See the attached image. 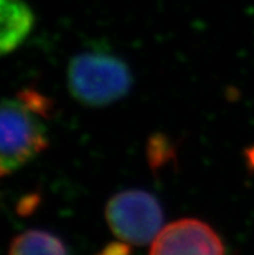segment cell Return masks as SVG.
I'll return each mask as SVG.
<instances>
[{
    "instance_id": "cell-1",
    "label": "cell",
    "mask_w": 254,
    "mask_h": 255,
    "mask_svg": "<svg viewBox=\"0 0 254 255\" xmlns=\"http://www.w3.org/2000/svg\"><path fill=\"white\" fill-rule=\"evenodd\" d=\"M51 109V101L31 88L19 92L17 99H4L0 116V171L3 178L30 163L48 148L43 120Z\"/></svg>"
},
{
    "instance_id": "cell-2",
    "label": "cell",
    "mask_w": 254,
    "mask_h": 255,
    "mask_svg": "<svg viewBox=\"0 0 254 255\" xmlns=\"http://www.w3.org/2000/svg\"><path fill=\"white\" fill-rule=\"evenodd\" d=\"M132 82L127 64L109 53L84 52L69 62V91L87 107H105L118 101L129 94Z\"/></svg>"
},
{
    "instance_id": "cell-3",
    "label": "cell",
    "mask_w": 254,
    "mask_h": 255,
    "mask_svg": "<svg viewBox=\"0 0 254 255\" xmlns=\"http://www.w3.org/2000/svg\"><path fill=\"white\" fill-rule=\"evenodd\" d=\"M106 223L114 236L130 245L152 244L162 230L161 205L153 194L140 189L113 196L105 207Z\"/></svg>"
},
{
    "instance_id": "cell-4",
    "label": "cell",
    "mask_w": 254,
    "mask_h": 255,
    "mask_svg": "<svg viewBox=\"0 0 254 255\" xmlns=\"http://www.w3.org/2000/svg\"><path fill=\"white\" fill-rule=\"evenodd\" d=\"M149 255H226V249L209 224L199 219H180L158 232Z\"/></svg>"
},
{
    "instance_id": "cell-5",
    "label": "cell",
    "mask_w": 254,
    "mask_h": 255,
    "mask_svg": "<svg viewBox=\"0 0 254 255\" xmlns=\"http://www.w3.org/2000/svg\"><path fill=\"white\" fill-rule=\"evenodd\" d=\"M0 6V52L6 55L29 36L34 27V13L23 0H1Z\"/></svg>"
},
{
    "instance_id": "cell-6",
    "label": "cell",
    "mask_w": 254,
    "mask_h": 255,
    "mask_svg": "<svg viewBox=\"0 0 254 255\" xmlns=\"http://www.w3.org/2000/svg\"><path fill=\"white\" fill-rule=\"evenodd\" d=\"M8 255H68L62 241L45 231L30 230L13 239Z\"/></svg>"
},
{
    "instance_id": "cell-7",
    "label": "cell",
    "mask_w": 254,
    "mask_h": 255,
    "mask_svg": "<svg viewBox=\"0 0 254 255\" xmlns=\"http://www.w3.org/2000/svg\"><path fill=\"white\" fill-rule=\"evenodd\" d=\"M99 255H130V244L123 241L109 244Z\"/></svg>"
}]
</instances>
